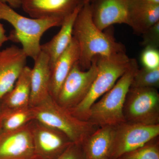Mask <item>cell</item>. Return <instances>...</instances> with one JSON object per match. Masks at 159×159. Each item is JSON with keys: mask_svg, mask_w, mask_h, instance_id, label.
Returning a JSON list of instances; mask_svg holds the SVG:
<instances>
[{"mask_svg": "<svg viewBox=\"0 0 159 159\" xmlns=\"http://www.w3.org/2000/svg\"><path fill=\"white\" fill-rule=\"evenodd\" d=\"M101 31L94 24L88 0L77 15L73 31L79 48L78 63L83 70L90 67L96 56L108 57L125 53L124 46L116 40L111 31Z\"/></svg>", "mask_w": 159, "mask_h": 159, "instance_id": "cell-1", "label": "cell"}, {"mask_svg": "<svg viewBox=\"0 0 159 159\" xmlns=\"http://www.w3.org/2000/svg\"><path fill=\"white\" fill-rule=\"evenodd\" d=\"M10 24L13 30L9 40L19 43L27 57L36 59L41 51V39L49 29L62 25L64 20L55 18H34L20 14L6 3L0 2V20Z\"/></svg>", "mask_w": 159, "mask_h": 159, "instance_id": "cell-2", "label": "cell"}, {"mask_svg": "<svg viewBox=\"0 0 159 159\" xmlns=\"http://www.w3.org/2000/svg\"><path fill=\"white\" fill-rule=\"evenodd\" d=\"M139 68L136 60L133 59L130 66L114 86L91 106L87 121L99 127L114 126L125 122L123 107L132 81Z\"/></svg>", "mask_w": 159, "mask_h": 159, "instance_id": "cell-3", "label": "cell"}, {"mask_svg": "<svg viewBox=\"0 0 159 159\" xmlns=\"http://www.w3.org/2000/svg\"><path fill=\"white\" fill-rule=\"evenodd\" d=\"M98 72L90 89L84 99L77 106L69 111L74 116L87 121L91 106L111 89L130 66L132 58L126 53L108 57H95Z\"/></svg>", "mask_w": 159, "mask_h": 159, "instance_id": "cell-4", "label": "cell"}, {"mask_svg": "<svg viewBox=\"0 0 159 159\" xmlns=\"http://www.w3.org/2000/svg\"><path fill=\"white\" fill-rule=\"evenodd\" d=\"M31 107L34 120L63 133L73 143L81 144L98 128L92 122L74 116L51 96Z\"/></svg>", "mask_w": 159, "mask_h": 159, "instance_id": "cell-5", "label": "cell"}, {"mask_svg": "<svg viewBox=\"0 0 159 159\" xmlns=\"http://www.w3.org/2000/svg\"><path fill=\"white\" fill-rule=\"evenodd\" d=\"M123 115L126 122L159 124V93L152 88H131L126 95Z\"/></svg>", "mask_w": 159, "mask_h": 159, "instance_id": "cell-6", "label": "cell"}, {"mask_svg": "<svg viewBox=\"0 0 159 159\" xmlns=\"http://www.w3.org/2000/svg\"><path fill=\"white\" fill-rule=\"evenodd\" d=\"M97 72L95 57L86 70L81 69L78 62L76 63L63 83L55 99L56 102L68 111L76 107L88 94Z\"/></svg>", "mask_w": 159, "mask_h": 159, "instance_id": "cell-7", "label": "cell"}, {"mask_svg": "<svg viewBox=\"0 0 159 159\" xmlns=\"http://www.w3.org/2000/svg\"><path fill=\"white\" fill-rule=\"evenodd\" d=\"M159 124L147 125L125 122L114 126L109 159H117L158 137Z\"/></svg>", "mask_w": 159, "mask_h": 159, "instance_id": "cell-8", "label": "cell"}, {"mask_svg": "<svg viewBox=\"0 0 159 159\" xmlns=\"http://www.w3.org/2000/svg\"><path fill=\"white\" fill-rule=\"evenodd\" d=\"M29 125L35 156L41 159H57L73 143L63 133L37 120Z\"/></svg>", "mask_w": 159, "mask_h": 159, "instance_id": "cell-9", "label": "cell"}, {"mask_svg": "<svg viewBox=\"0 0 159 159\" xmlns=\"http://www.w3.org/2000/svg\"><path fill=\"white\" fill-rule=\"evenodd\" d=\"M24 11L34 18H66L82 7L88 0H20Z\"/></svg>", "mask_w": 159, "mask_h": 159, "instance_id": "cell-10", "label": "cell"}, {"mask_svg": "<svg viewBox=\"0 0 159 159\" xmlns=\"http://www.w3.org/2000/svg\"><path fill=\"white\" fill-rule=\"evenodd\" d=\"M29 123L0 134V159H31L35 156Z\"/></svg>", "mask_w": 159, "mask_h": 159, "instance_id": "cell-11", "label": "cell"}, {"mask_svg": "<svg viewBox=\"0 0 159 159\" xmlns=\"http://www.w3.org/2000/svg\"><path fill=\"white\" fill-rule=\"evenodd\" d=\"M28 57L21 48L15 45L0 51V99L14 86L27 66Z\"/></svg>", "mask_w": 159, "mask_h": 159, "instance_id": "cell-12", "label": "cell"}, {"mask_svg": "<svg viewBox=\"0 0 159 159\" xmlns=\"http://www.w3.org/2000/svg\"><path fill=\"white\" fill-rule=\"evenodd\" d=\"M92 18L101 31L115 24L128 25V0H89Z\"/></svg>", "mask_w": 159, "mask_h": 159, "instance_id": "cell-13", "label": "cell"}, {"mask_svg": "<svg viewBox=\"0 0 159 159\" xmlns=\"http://www.w3.org/2000/svg\"><path fill=\"white\" fill-rule=\"evenodd\" d=\"M79 46L73 37L68 47L50 67V93L54 99L72 68L79 61Z\"/></svg>", "mask_w": 159, "mask_h": 159, "instance_id": "cell-14", "label": "cell"}, {"mask_svg": "<svg viewBox=\"0 0 159 159\" xmlns=\"http://www.w3.org/2000/svg\"><path fill=\"white\" fill-rule=\"evenodd\" d=\"M34 61L31 71L30 107L35 106L51 96L48 56L41 51Z\"/></svg>", "mask_w": 159, "mask_h": 159, "instance_id": "cell-15", "label": "cell"}, {"mask_svg": "<svg viewBox=\"0 0 159 159\" xmlns=\"http://www.w3.org/2000/svg\"><path fill=\"white\" fill-rule=\"evenodd\" d=\"M128 20L136 33L143 34L159 22V5L144 0H128Z\"/></svg>", "mask_w": 159, "mask_h": 159, "instance_id": "cell-16", "label": "cell"}, {"mask_svg": "<svg viewBox=\"0 0 159 159\" xmlns=\"http://www.w3.org/2000/svg\"><path fill=\"white\" fill-rule=\"evenodd\" d=\"M114 126L99 127L80 144L84 159H109Z\"/></svg>", "mask_w": 159, "mask_h": 159, "instance_id": "cell-17", "label": "cell"}, {"mask_svg": "<svg viewBox=\"0 0 159 159\" xmlns=\"http://www.w3.org/2000/svg\"><path fill=\"white\" fill-rule=\"evenodd\" d=\"M81 8L77 9L66 18L61 26V28L58 33L49 41L41 45V51L48 56L50 67L70 43L73 39L74 22Z\"/></svg>", "mask_w": 159, "mask_h": 159, "instance_id": "cell-18", "label": "cell"}, {"mask_svg": "<svg viewBox=\"0 0 159 159\" xmlns=\"http://www.w3.org/2000/svg\"><path fill=\"white\" fill-rule=\"evenodd\" d=\"M31 68L26 66L14 86L1 99L4 107L13 109L30 107Z\"/></svg>", "mask_w": 159, "mask_h": 159, "instance_id": "cell-19", "label": "cell"}, {"mask_svg": "<svg viewBox=\"0 0 159 159\" xmlns=\"http://www.w3.org/2000/svg\"><path fill=\"white\" fill-rule=\"evenodd\" d=\"M34 119L33 111L30 107L13 109H6L2 122V132L19 129Z\"/></svg>", "mask_w": 159, "mask_h": 159, "instance_id": "cell-20", "label": "cell"}, {"mask_svg": "<svg viewBox=\"0 0 159 159\" xmlns=\"http://www.w3.org/2000/svg\"><path fill=\"white\" fill-rule=\"evenodd\" d=\"M131 88H145L159 87V68L150 70L142 67L138 69L132 81Z\"/></svg>", "mask_w": 159, "mask_h": 159, "instance_id": "cell-21", "label": "cell"}, {"mask_svg": "<svg viewBox=\"0 0 159 159\" xmlns=\"http://www.w3.org/2000/svg\"><path fill=\"white\" fill-rule=\"evenodd\" d=\"M117 159H159V136L141 147L123 154Z\"/></svg>", "mask_w": 159, "mask_h": 159, "instance_id": "cell-22", "label": "cell"}, {"mask_svg": "<svg viewBox=\"0 0 159 159\" xmlns=\"http://www.w3.org/2000/svg\"><path fill=\"white\" fill-rule=\"evenodd\" d=\"M143 67L150 70L159 68L158 48L152 47H145L141 56Z\"/></svg>", "mask_w": 159, "mask_h": 159, "instance_id": "cell-23", "label": "cell"}, {"mask_svg": "<svg viewBox=\"0 0 159 159\" xmlns=\"http://www.w3.org/2000/svg\"><path fill=\"white\" fill-rule=\"evenodd\" d=\"M141 44L144 47H152L158 48L159 46V22L150 27L143 34Z\"/></svg>", "mask_w": 159, "mask_h": 159, "instance_id": "cell-24", "label": "cell"}, {"mask_svg": "<svg viewBox=\"0 0 159 159\" xmlns=\"http://www.w3.org/2000/svg\"><path fill=\"white\" fill-rule=\"evenodd\" d=\"M56 159H84L81 145L72 143Z\"/></svg>", "mask_w": 159, "mask_h": 159, "instance_id": "cell-25", "label": "cell"}, {"mask_svg": "<svg viewBox=\"0 0 159 159\" xmlns=\"http://www.w3.org/2000/svg\"><path fill=\"white\" fill-rule=\"evenodd\" d=\"M9 40V36L6 34V30L2 24L0 22V51L3 44Z\"/></svg>", "mask_w": 159, "mask_h": 159, "instance_id": "cell-26", "label": "cell"}, {"mask_svg": "<svg viewBox=\"0 0 159 159\" xmlns=\"http://www.w3.org/2000/svg\"><path fill=\"white\" fill-rule=\"evenodd\" d=\"M1 2L6 3L13 9H17L21 6L20 0H0Z\"/></svg>", "mask_w": 159, "mask_h": 159, "instance_id": "cell-27", "label": "cell"}, {"mask_svg": "<svg viewBox=\"0 0 159 159\" xmlns=\"http://www.w3.org/2000/svg\"><path fill=\"white\" fill-rule=\"evenodd\" d=\"M6 108L4 107L2 100L0 99V134L2 132V119L3 115Z\"/></svg>", "mask_w": 159, "mask_h": 159, "instance_id": "cell-28", "label": "cell"}, {"mask_svg": "<svg viewBox=\"0 0 159 159\" xmlns=\"http://www.w3.org/2000/svg\"><path fill=\"white\" fill-rule=\"evenodd\" d=\"M144 1L151 4L159 5V0H144Z\"/></svg>", "mask_w": 159, "mask_h": 159, "instance_id": "cell-29", "label": "cell"}, {"mask_svg": "<svg viewBox=\"0 0 159 159\" xmlns=\"http://www.w3.org/2000/svg\"><path fill=\"white\" fill-rule=\"evenodd\" d=\"M31 159H42L40 158L39 157L37 156H35V157H34L33 158Z\"/></svg>", "mask_w": 159, "mask_h": 159, "instance_id": "cell-30", "label": "cell"}]
</instances>
